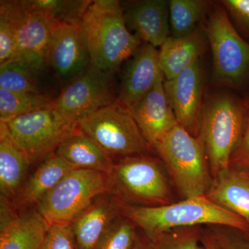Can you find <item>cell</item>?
Here are the masks:
<instances>
[{
	"label": "cell",
	"instance_id": "25",
	"mask_svg": "<svg viewBox=\"0 0 249 249\" xmlns=\"http://www.w3.org/2000/svg\"><path fill=\"white\" fill-rule=\"evenodd\" d=\"M31 9L54 24L80 26L90 0H27Z\"/></svg>",
	"mask_w": 249,
	"mask_h": 249
},
{
	"label": "cell",
	"instance_id": "31",
	"mask_svg": "<svg viewBox=\"0 0 249 249\" xmlns=\"http://www.w3.org/2000/svg\"><path fill=\"white\" fill-rule=\"evenodd\" d=\"M220 3L236 30L249 43V0H223Z\"/></svg>",
	"mask_w": 249,
	"mask_h": 249
},
{
	"label": "cell",
	"instance_id": "28",
	"mask_svg": "<svg viewBox=\"0 0 249 249\" xmlns=\"http://www.w3.org/2000/svg\"><path fill=\"white\" fill-rule=\"evenodd\" d=\"M18 18L15 1H0V65L13 60L17 42Z\"/></svg>",
	"mask_w": 249,
	"mask_h": 249
},
{
	"label": "cell",
	"instance_id": "20",
	"mask_svg": "<svg viewBox=\"0 0 249 249\" xmlns=\"http://www.w3.org/2000/svg\"><path fill=\"white\" fill-rule=\"evenodd\" d=\"M208 39L204 27L181 37L169 36L159 51L160 70L165 80H171L199 60Z\"/></svg>",
	"mask_w": 249,
	"mask_h": 249
},
{
	"label": "cell",
	"instance_id": "3",
	"mask_svg": "<svg viewBox=\"0 0 249 249\" xmlns=\"http://www.w3.org/2000/svg\"><path fill=\"white\" fill-rule=\"evenodd\" d=\"M249 108L245 100L219 93L204 103L197 138L213 179L230 168L231 159L245 132Z\"/></svg>",
	"mask_w": 249,
	"mask_h": 249
},
{
	"label": "cell",
	"instance_id": "16",
	"mask_svg": "<svg viewBox=\"0 0 249 249\" xmlns=\"http://www.w3.org/2000/svg\"><path fill=\"white\" fill-rule=\"evenodd\" d=\"M127 4L122 7L127 28L135 31L144 43L161 47L169 37V1L142 0Z\"/></svg>",
	"mask_w": 249,
	"mask_h": 249
},
{
	"label": "cell",
	"instance_id": "18",
	"mask_svg": "<svg viewBox=\"0 0 249 249\" xmlns=\"http://www.w3.org/2000/svg\"><path fill=\"white\" fill-rule=\"evenodd\" d=\"M102 196L71 223L78 249H95L108 227L121 214L122 204L115 196Z\"/></svg>",
	"mask_w": 249,
	"mask_h": 249
},
{
	"label": "cell",
	"instance_id": "5",
	"mask_svg": "<svg viewBox=\"0 0 249 249\" xmlns=\"http://www.w3.org/2000/svg\"><path fill=\"white\" fill-rule=\"evenodd\" d=\"M204 29L212 51L214 83L248 91L249 43L236 30L221 3L213 4Z\"/></svg>",
	"mask_w": 249,
	"mask_h": 249
},
{
	"label": "cell",
	"instance_id": "38",
	"mask_svg": "<svg viewBox=\"0 0 249 249\" xmlns=\"http://www.w3.org/2000/svg\"><path fill=\"white\" fill-rule=\"evenodd\" d=\"M241 173H243L244 175H245L247 178H249V172H241Z\"/></svg>",
	"mask_w": 249,
	"mask_h": 249
},
{
	"label": "cell",
	"instance_id": "17",
	"mask_svg": "<svg viewBox=\"0 0 249 249\" xmlns=\"http://www.w3.org/2000/svg\"><path fill=\"white\" fill-rule=\"evenodd\" d=\"M0 249H42L50 224L38 211L12 214L1 204Z\"/></svg>",
	"mask_w": 249,
	"mask_h": 249
},
{
	"label": "cell",
	"instance_id": "4",
	"mask_svg": "<svg viewBox=\"0 0 249 249\" xmlns=\"http://www.w3.org/2000/svg\"><path fill=\"white\" fill-rule=\"evenodd\" d=\"M154 149L183 199L206 196L213 178L198 138L178 124Z\"/></svg>",
	"mask_w": 249,
	"mask_h": 249
},
{
	"label": "cell",
	"instance_id": "27",
	"mask_svg": "<svg viewBox=\"0 0 249 249\" xmlns=\"http://www.w3.org/2000/svg\"><path fill=\"white\" fill-rule=\"evenodd\" d=\"M37 73L16 60L0 65V88L15 92L39 93Z\"/></svg>",
	"mask_w": 249,
	"mask_h": 249
},
{
	"label": "cell",
	"instance_id": "30",
	"mask_svg": "<svg viewBox=\"0 0 249 249\" xmlns=\"http://www.w3.org/2000/svg\"><path fill=\"white\" fill-rule=\"evenodd\" d=\"M137 227L121 214L108 227L95 249H132L138 235Z\"/></svg>",
	"mask_w": 249,
	"mask_h": 249
},
{
	"label": "cell",
	"instance_id": "32",
	"mask_svg": "<svg viewBox=\"0 0 249 249\" xmlns=\"http://www.w3.org/2000/svg\"><path fill=\"white\" fill-rule=\"evenodd\" d=\"M42 249H78L71 224H51Z\"/></svg>",
	"mask_w": 249,
	"mask_h": 249
},
{
	"label": "cell",
	"instance_id": "36",
	"mask_svg": "<svg viewBox=\"0 0 249 249\" xmlns=\"http://www.w3.org/2000/svg\"><path fill=\"white\" fill-rule=\"evenodd\" d=\"M201 242L205 249H222L209 228L203 230Z\"/></svg>",
	"mask_w": 249,
	"mask_h": 249
},
{
	"label": "cell",
	"instance_id": "24",
	"mask_svg": "<svg viewBox=\"0 0 249 249\" xmlns=\"http://www.w3.org/2000/svg\"><path fill=\"white\" fill-rule=\"evenodd\" d=\"M213 3L204 0H170V27L173 37L191 35L208 16Z\"/></svg>",
	"mask_w": 249,
	"mask_h": 249
},
{
	"label": "cell",
	"instance_id": "29",
	"mask_svg": "<svg viewBox=\"0 0 249 249\" xmlns=\"http://www.w3.org/2000/svg\"><path fill=\"white\" fill-rule=\"evenodd\" d=\"M202 227L178 228L150 237L156 249H205Z\"/></svg>",
	"mask_w": 249,
	"mask_h": 249
},
{
	"label": "cell",
	"instance_id": "9",
	"mask_svg": "<svg viewBox=\"0 0 249 249\" xmlns=\"http://www.w3.org/2000/svg\"><path fill=\"white\" fill-rule=\"evenodd\" d=\"M77 123L52 106L18 116L6 124L11 137L34 163L45 160L76 133Z\"/></svg>",
	"mask_w": 249,
	"mask_h": 249
},
{
	"label": "cell",
	"instance_id": "26",
	"mask_svg": "<svg viewBox=\"0 0 249 249\" xmlns=\"http://www.w3.org/2000/svg\"><path fill=\"white\" fill-rule=\"evenodd\" d=\"M53 100L43 93L15 92L0 88V121L52 107Z\"/></svg>",
	"mask_w": 249,
	"mask_h": 249
},
{
	"label": "cell",
	"instance_id": "22",
	"mask_svg": "<svg viewBox=\"0 0 249 249\" xmlns=\"http://www.w3.org/2000/svg\"><path fill=\"white\" fill-rule=\"evenodd\" d=\"M78 169L53 152L42 160L16 198L18 207L37 205L65 176Z\"/></svg>",
	"mask_w": 249,
	"mask_h": 249
},
{
	"label": "cell",
	"instance_id": "10",
	"mask_svg": "<svg viewBox=\"0 0 249 249\" xmlns=\"http://www.w3.org/2000/svg\"><path fill=\"white\" fill-rule=\"evenodd\" d=\"M114 73L90 66L65 87L53 99V107L62 115L78 121L116 101Z\"/></svg>",
	"mask_w": 249,
	"mask_h": 249
},
{
	"label": "cell",
	"instance_id": "15",
	"mask_svg": "<svg viewBox=\"0 0 249 249\" xmlns=\"http://www.w3.org/2000/svg\"><path fill=\"white\" fill-rule=\"evenodd\" d=\"M164 75L130 111L144 138L154 149L178 124L164 88Z\"/></svg>",
	"mask_w": 249,
	"mask_h": 249
},
{
	"label": "cell",
	"instance_id": "13",
	"mask_svg": "<svg viewBox=\"0 0 249 249\" xmlns=\"http://www.w3.org/2000/svg\"><path fill=\"white\" fill-rule=\"evenodd\" d=\"M48 65L58 76L71 80L91 66L89 51L80 26L57 24L53 28Z\"/></svg>",
	"mask_w": 249,
	"mask_h": 249
},
{
	"label": "cell",
	"instance_id": "8",
	"mask_svg": "<svg viewBox=\"0 0 249 249\" xmlns=\"http://www.w3.org/2000/svg\"><path fill=\"white\" fill-rule=\"evenodd\" d=\"M77 124L111 158L145 155L152 149L130 111L117 101L81 118Z\"/></svg>",
	"mask_w": 249,
	"mask_h": 249
},
{
	"label": "cell",
	"instance_id": "1",
	"mask_svg": "<svg viewBox=\"0 0 249 249\" xmlns=\"http://www.w3.org/2000/svg\"><path fill=\"white\" fill-rule=\"evenodd\" d=\"M80 27L91 66L102 71L114 73L142 45L138 36L126 25L122 5L116 0L92 1Z\"/></svg>",
	"mask_w": 249,
	"mask_h": 249
},
{
	"label": "cell",
	"instance_id": "34",
	"mask_svg": "<svg viewBox=\"0 0 249 249\" xmlns=\"http://www.w3.org/2000/svg\"><path fill=\"white\" fill-rule=\"evenodd\" d=\"M230 168L239 172H249V111L245 132L231 159Z\"/></svg>",
	"mask_w": 249,
	"mask_h": 249
},
{
	"label": "cell",
	"instance_id": "23",
	"mask_svg": "<svg viewBox=\"0 0 249 249\" xmlns=\"http://www.w3.org/2000/svg\"><path fill=\"white\" fill-rule=\"evenodd\" d=\"M55 152L78 169L95 170L110 175L114 168L112 158L79 129L62 142Z\"/></svg>",
	"mask_w": 249,
	"mask_h": 249
},
{
	"label": "cell",
	"instance_id": "7",
	"mask_svg": "<svg viewBox=\"0 0 249 249\" xmlns=\"http://www.w3.org/2000/svg\"><path fill=\"white\" fill-rule=\"evenodd\" d=\"M111 193L107 174L74 169L37 204V211L49 224H71L96 198Z\"/></svg>",
	"mask_w": 249,
	"mask_h": 249
},
{
	"label": "cell",
	"instance_id": "37",
	"mask_svg": "<svg viewBox=\"0 0 249 249\" xmlns=\"http://www.w3.org/2000/svg\"><path fill=\"white\" fill-rule=\"evenodd\" d=\"M244 99H245L246 103H247V106H248L249 107V89L247 91V94H246V96L244 98Z\"/></svg>",
	"mask_w": 249,
	"mask_h": 249
},
{
	"label": "cell",
	"instance_id": "21",
	"mask_svg": "<svg viewBox=\"0 0 249 249\" xmlns=\"http://www.w3.org/2000/svg\"><path fill=\"white\" fill-rule=\"evenodd\" d=\"M206 196L249 226V178L243 173L231 168L222 172L214 178Z\"/></svg>",
	"mask_w": 249,
	"mask_h": 249
},
{
	"label": "cell",
	"instance_id": "14",
	"mask_svg": "<svg viewBox=\"0 0 249 249\" xmlns=\"http://www.w3.org/2000/svg\"><path fill=\"white\" fill-rule=\"evenodd\" d=\"M126 67L116 101L130 111L154 88L163 74L159 51L149 44L141 45Z\"/></svg>",
	"mask_w": 249,
	"mask_h": 249
},
{
	"label": "cell",
	"instance_id": "12",
	"mask_svg": "<svg viewBox=\"0 0 249 249\" xmlns=\"http://www.w3.org/2000/svg\"><path fill=\"white\" fill-rule=\"evenodd\" d=\"M203 73L200 60L171 80H164L165 93L178 124L198 137L203 106Z\"/></svg>",
	"mask_w": 249,
	"mask_h": 249
},
{
	"label": "cell",
	"instance_id": "11",
	"mask_svg": "<svg viewBox=\"0 0 249 249\" xmlns=\"http://www.w3.org/2000/svg\"><path fill=\"white\" fill-rule=\"evenodd\" d=\"M18 18L16 60L37 75L48 65V52L52 30L55 24L34 11L27 0H15Z\"/></svg>",
	"mask_w": 249,
	"mask_h": 249
},
{
	"label": "cell",
	"instance_id": "19",
	"mask_svg": "<svg viewBox=\"0 0 249 249\" xmlns=\"http://www.w3.org/2000/svg\"><path fill=\"white\" fill-rule=\"evenodd\" d=\"M29 157L15 142L6 123L0 121V191L1 199H16L22 189L29 165Z\"/></svg>",
	"mask_w": 249,
	"mask_h": 249
},
{
	"label": "cell",
	"instance_id": "33",
	"mask_svg": "<svg viewBox=\"0 0 249 249\" xmlns=\"http://www.w3.org/2000/svg\"><path fill=\"white\" fill-rule=\"evenodd\" d=\"M208 228L222 249H249V231L220 226Z\"/></svg>",
	"mask_w": 249,
	"mask_h": 249
},
{
	"label": "cell",
	"instance_id": "2",
	"mask_svg": "<svg viewBox=\"0 0 249 249\" xmlns=\"http://www.w3.org/2000/svg\"><path fill=\"white\" fill-rule=\"evenodd\" d=\"M121 214L150 237L178 228L202 225L249 231V226L242 218L214 204L206 196L160 206L122 204Z\"/></svg>",
	"mask_w": 249,
	"mask_h": 249
},
{
	"label": "cell",
	"instance_id": "35",
	"mask_svg": "<svg viewBox=\"0 0 249 249\" xmlns=\"http://www.w3.org/2000/svg\"><path fill=\"white\" fill-rule=\"evenodd\" d=\"M132 249H156V247L153 240L142 232V235H137Z\"/></svg>",
	"mask_w": 249,
	"mask_h": 249
},
{
	"label": "cell",
	"instance_id": "6",
	"mask_svg": "<svg viewBox=\"0 0 249 249\" xmlns=\"http://www.w3.org/2000/svg\"><path fill=\"white\" fill-rule=\"evenodd\" d=\"M160 160L145 155L122 158L114 163L111 193L122 204L160 206L173 204L170 182Z\"/></svg>",
	"mask_w": 249,
	"mask_h": 249
}]
</instances>
